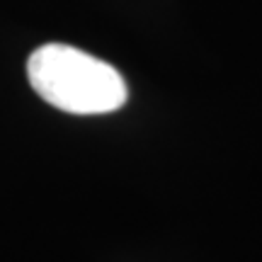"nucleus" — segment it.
I'll list each match as a JSON object with an SVG mask.
<instances>
[{
  "label": "nucleus",
  "instance_id": "f257e3e1",
  "mask_svg": "<svg viewBox=\"0 0 262 262\" xmlns=\"http://www.w3.org/2000/svg\"><path fill=\"white\" fill-rule=\"evenodd\" d=\"M34 93L68 114H107L124 107L129 90L107 61L68 44H44L27 61Z\"/></svg>",
  "mask_w": 262,
  "mask_h": 262
}]
</instances>
